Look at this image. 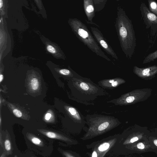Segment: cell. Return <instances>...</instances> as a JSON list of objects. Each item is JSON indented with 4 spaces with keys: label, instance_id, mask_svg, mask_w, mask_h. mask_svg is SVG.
Listing matches in <instances>:
<instances>
[{
    "label": "cell",
    "instance_id": "6da1fadb",
    "mask_svg": "<svg viewBox=\"0 0 157 157\" xmlns=\"http://www.w3.org/2000/svg\"><path fill=\"white\" fill-rule=\"evenodd\" d=\"M73 100L86 105H94V101L101 96L106 95L105 91L90 79L77 74L70 79Z\"/></svg>",
    "mask_w": 157,
    "mask_h": 157
},
{
    "label": "cell",
    "instance_id": "7a4b0ae2",
    "mask_svg": "<svg viewBox=\"0 0 157 157\" xmlns=\"http://www.w3.org/2000/svg\"><path fill=\"white\" fill-rule=\"evenodd\" d=\"M120 19L119 34L123 50L127 58H131L136 46L135 32L131 21L122 11Z\"/></svg>",
    "mask_w": 157,
    "mask_h": 157
},
{
    "label": "cell",
    "instance_id": "3957f363",
    "mask_svg": "<svg viewBox=\"0 0 157 157\" xmlns=\"http://www.w3.org/2000/svg\"><path fill=\"white\" fill-rule=\"evenodd\" d=\"M148 89H137L122 95L119 98L107 102L116 105H131L144 100L148 95Z\"/></svg>",
    "mask_w": 157,
    "mask_h": 157
},
{
    "label": "cell",
    "instance_id": "277c9868",
    "mask_svg": "<svg viewBox=\"0 0 157 157\" xmlns=\"http://www.w3.org/2000/svg\"><path fill=\"white\" fill-rule=\"evenodd\" d=\"M141 15V19L148 29L154 25H157V16L151 12L145 4L142 2L140 6Z\"/></svg>",
    "mask_w": 157,
    "mask_h": 157
},
{
    "label": "cell",
    "instance_id": "5b68a950",
    "mask_svg": "<svg viewBox=\"0 0 157 157\" xmlns=\"http://www.w3.org/2000/svg\"><path fill=\"white\" fill-rule=\"evenodd\" d=\"M133 72L139 77L144 79H149L157 74V65H154L144 68H139L135 66Z\"/></svg>",
    "mask_w": 157,
    "mask_h": 157
},
{
    "label": "cell",
    "instance_id": "8992f818",
    "mask_svg": "<svg viewBox=\"0 0 157 157\" xmlns=\"http://www.w3.org/2000/svg\"><path fill=\"white\" fill-rule=\"evenodd\" d=\"M125 82L123 79L120 77H116L101 80L98 82V84L103 89L112 90L117 87Z\"/></svg>",
    "mask_w": 157,
    "mask_h": 157
},
{
    "label": "cell",
    "instance_id": "52a82bcc",
    "mask_svg": "<svg viewBox=\"0 0 157 157\" xmlns=\"http://www.w3.org/2000/svg\"><path fill=\"white\" fill-rule=\"evenodd\" d=\"M28 85L29 89L32 91H37L39 89L40 86L38 78L35 76H31L28 80Z\"/></svg>",
    "mask_w": 157,
    "mask_h": 157
},
{
    "label": "cell",
    "instance_id": "ba28073f",
    "mask_svg": "<svg viewBox=\"0 0 157 157\" xmlns=\"http://www.w3.org/2000/svg\"><path fill=\"white\" fill-rule=\"evenodd\" d=\"M148 138L152 152H155L157 155V134L150 133Z\"/></svg>",
    "mask_w": 157,
    "mask_h": 157
},
{
    "label": "cell",
    "instance_id": "9c48e42d",
    "mask_svg": "<svg viewBox=\"0 0 157 157\" xmlns=\"http://www.w3.org/2000/svg\"><path fill=\"white\" fill-rule=\"evenodd\" d=\"M8 106L15 116L18 118H23V113L20 109L10 103L8 104Z\"/></svg>",
    "mask_w": 157,
    "mask_h": 157
},
{
    "label": "cell",
    "instance_id": "30bf717a",
    "mask_svg": "<svg viewBox=\"0 0 157 157\" xmlns=\"http://www.w3.org/2000/svg\"><path fill=\"white\" fill-rule=\"evenodd\" d=\"M157 59V50L149 54L143 60V63L145 64L154 61Z\"/></svg>",
    "mask_w": 157,
    "mask_h": 157
},
{
    "label": "cell",
    "instance_id": "8fae6325",
    "mask_svg": "<svg viewBox=\"0 0 157 157\" xmlns=\"http://www.w3.org/2000/svg\"><path fill=\"white\" fill-rule=\"evenodd\" d=\"M148 9L150 11L157 16V2L153 0H148Z\"/></svg>",
    "mask_w": 157,
    "mask_h": 157
},
{
    "label": "cell",
    "instance_id": "7c38bea8",
    "mask_svg": "<svg viewBox=\"0 0 157 157\" xmlns=\"http://www.w3.org/2000/svg\"><path fill=\"white\" fill-rule=\"evenodd\" d=\"M54 118V114L51 110H49L44 116V118L45 121H50Z\"/></svg>",
    "mask_w": 157,
    "mask_h": 157
},
{
    "label": "cell",
    "instance_id": "4fadbf2b",
    "mask_svg": "<svg viewBox=\"0 0 157 157\" xmlns=\"http://www.w3.org/2000/svg\"><path fill=\"white\" fill-rule=\"evenodd\" d=\"M109 144L108 143H105L101 145L98 147V150L101 151L107 150L109 147Z\"/></svg>",
    "mask_w": 157,
    "mask_h": 157
},
{
    "label": "cell",
    "instance_id": "5bb4252c",
    "mask_svg": "<svg viewBox=\"0 0 157 157\" xmlns=\"http://www.w3.org/2000/svg\"><path fill=\"white\" fill-rule=\"evenodd\" d=\"M46 48L47 51L49 52L52 54H55L56 52V51L55 48L51 45H48Z\"/></svg>",
    "mask_w": 157,
    "mask_h": 157
},
{
    "label": "cell",
    "instance_id": "9a60e30c",
    "mask_svg": "<svg viewBox=\"0 0 157 157\" xmlns=\"http://www.w3.org/2000/svg\"><path fill=\"white\" fill-rule=\"evenodd\" d=\"M46 135L48 137L51 138H55L57 137V135L56 133L51 132H47Z\"/></svg>",
    "mask_w": 157,
    "mask_h": 157
},
{
    "label": "cell",
    "instance_id": "2e32d148",
    "mask_svg": "<svg viewBox=\"0 0 157 157\" xmlns=\"http://www.w3.org/2000/svg\"><path fill=\"white\" fill-rule=\"evenodd\" d=\"M4 144L6 150L7 151L10 150L11 149V145L10 141L8 140H6Z\"/></svg>",
    "mask_w": 157,
    "mask_h": 157
},
{
    "label": "cell",
    "instance_id": "e0dca14e",
    "mask_svg": "<svg viewBox=\"0 0 157 157\" xmlns=\"http://www.w3.org/2000/svg\"><path fill=\"white\" fill-rule=\"evenodd\" d=\"M32 141L33 143L36 144H39L41 143L40 140L36 137L33 138L32 139Z\"/></svg>",
    "mask_w": 157,
    "mask_h": 157
},
{
    "label": "cell",
    "instance_id": "ac0fdd59",
    "mask_svg": "<svg viewBox=\"0 0 157 157\" xmlns=\"http://www.w3.org/2000/svg\"><path fill=\"white\" fill-rule=\"evenodd\" d=\"M86 10L88 13H90L93 12L94 11L93 6L91 5H89L87 6Z\"/></svg>",
    "mask_w": 157,
    "mask_h": 157
},
{
    "label": "cell",
    "instance_id": "d6986e66",
    "mask_svg": "<svg viewBox=\"0 0 157 157\" xmlns=\"http://www.w3.org/2000/svg\"><path fill=\"white\" fill-rule=\"evenodd\" d=\"M97 155L95 151H94L92 153V157H97Z\"/></svg>",
    "mask_w": 157,
    "mask_h": 157
},
{
    "label": "cell",
    "instance_id": "ffe728a7",
    "mask_svg": "<svg viewBox=\"0 0 157 157\" xmlns=\"http://www.w3.org/2000/svg\"><path fill=\"white\" fill-rule=\"evenodd\" d=\"M3 75L1 74H0V82H1L3 80Z\"/></svg>",
    "mask_w": 157,
    "mask_h": 157
},
{
    "label": "cell",
    "instance_id": "44dd1931",
    "mask_svg": "<svg viewBox=\"0 0 157 157\" xmlns=\"http://www.w3.org/2000/svg\"><path fill=\"white\" fill-rule=\"evenodd\" d=\"M3 1L2 0H0V8H1L3 6Z\"/></svg>",
    "mask_w": 157,
    "mask_h": 157
},
{
    "label": "cell",
    "instance_id": "7402d4cb",
    "mask_svg": "<svg viewBox=\"0 0 157 157\" xmlns=\"http://www.w3.org/2000/svg\"><path fill=\"white\" fill-rule=\"evenodd\" d=\"M156 134H157V133Z\"/></svg>",
    "mask_w": 157,
    "mask_h": 157
}]
</instances>
